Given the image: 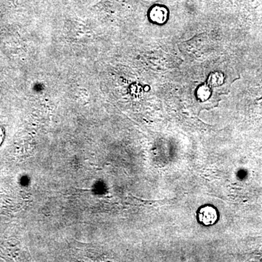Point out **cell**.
Here are the masks:
<instances>
[{"label": "cell", "mask_w": 262, "mask_h": 262, "mask_svg": "<svg viewBox=\"0 0 262 262\" xmlns=\"http://www.w3.org/2000/svg\"><path fill=\"white\" fill-rule=\"evenodd\" d=\"M150 18L151 20L157 24H164L168 18V11L165 8L155 7L151 10Z\"/></svg>", "instance_id": "7a4b0ae2"}, {"label": "cell", "mask_w": 262, "mask_h": 262, "mask_svg": "<svg viewBox=\"0 0 262 262\" xmlns=\"http://www.w3.org/2000/svg\"><path fill=\"white\" fill-rule=\"evenodd\" d=\"M208 82L210 87L220 86L224 82V76L220 72L212 73L208 78Z\"/></svg>", "instance_id": "3957f363"}, {"label": "cell", "mask_w": 262, "mask_h": 262, "mask_svg": "<svg viewBox=\"0 0 262 262\" xmlns=\"http://www.w3.org/2000/svg\"><path fill=\"white\" fill-rule=\"evenodd\" d=\"M198 98L201 101H205L210 98L211 95V87L208 85H203L200 87L196 92Z\"/></svg>", "instance_id": "277c9868"}, {"label": "cell", "mask_w": 262, "mask_h": 262, "mask_svg": "<svg viewBox=\"0 0 262 262\" xmlns=\"http://www.w3.org/2000/svg\"><path fill=\"white\" fill-rule=\"evenodd\" d=\"M218 217L217 210L211 206L202 207L198 213V220L205 226L214 225L218 220Z\"/></svg>", "instance_id": "6da1fadb"}]
</instances>
